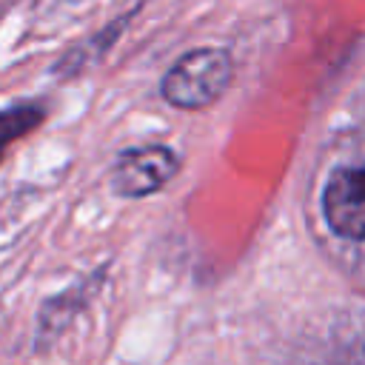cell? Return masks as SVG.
Here are the masks:
<instances>
[{"label":"cell","mask_w":365,"mask_h":365,"mask_svg":"<svg viewBox=\"0 0 365 365\" xmlns=\"http://www.w3.org/2000/svg\"><path fill=\"white\" fill-rule=\"evenodd\" d=\"M234 66L225 48H194L180 57L163 80V97L182 111L211 106L231 83Z\"/></svg>","instance_id":"1"},{"label":"cell","mask_w":365,"mask_h":365,"mask_svg":"<svg viewBox=\"0 0 365 365\" xmlns=\"http://www.w3.org/2000/svg\"><path fill=\"white\" fill-rule=\"evenodd\" d=\"M180 171V160L165 145H143L123 151L114 165V191L123 197H145L163 188Z\"/></svg>","instance_id":"2"},{"label":"cell","mask_w":365,"mask_h":365,"mask_svg":"<svg viewBox=\"0 0 365 365\" xmlns=\"http://www.w3.org/2000/svg\"><path fill=\"white\" fill-rule=\"evenodd\" d=\"M328 225L348 240H365V163L339 168L322 194Z\"/></svg>","instance_id":"3"},{"label":"cell","mask_w":365,"mask_h":365,"mask_svg":"<svg viewBox=\"0 0 365 365\" xmlns=\"http://www.w3.org/2000/svg\"><path fill=\"white\" fill-rule=\"evenodd\" d=\"M40 123V111L37 108H14V111H0V157L3 151L23 137L26 131H31Z\"/></svg>","instance_id":"4"}]
</instances>
